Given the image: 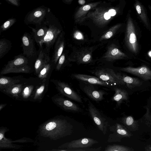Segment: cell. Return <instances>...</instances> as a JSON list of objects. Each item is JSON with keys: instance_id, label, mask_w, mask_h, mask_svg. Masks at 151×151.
I'll return each mask as SVG.
<instances>
[{"instance_id": "obj_33", "label": "cell", "mask_w": 151, "mask_h": 151, "mask_svg": "<svg viewBox=\"0 0 151 151\" xmlns=\"http://www.w3.org/2000/svg\"><path fill=\"white\" fill-rule=\"evenodd\" d=\"M16 6H18L19 5V3L18 0H6Z\"/></svg>"}, {"instance_id": "obj_13", "label": "cell", "mask_w": 151, "mask_h": 151, "mask_svg": "<svg viewBox=\"0 0 151 151\" xmlns=\"http://www.w3.org/2000/svg\"><path fill=\"white\" fill-rule=\"evenodd\" d=\"M50 52L44 47H40L37 57L34 63V71L37 76L42 67L50 60Z\"/></svg>"}, {"instance_id": "obj_37", "label": "cell", "mask_w": 151, "mask_h": 151, "mask_svg": "<svg viewBox=\"0 0 151 151\" xmlns=\"http://www.w3.org/2000/svg\"><path fill=\"white\" fill-rule=\"evenodd\" d=\"M148 8L150 9L151 11V6L150 5L148 6Z\"/></svg>"}, {"instance_id": "obj_16", "label": "cell", "mask_w": 151, "mask_h": 151, "mask_svg": "<svg viewBox=\"0 0 151 151\" xmlns=\"http://www.w3.org/2000/svg\"><path fill=\"white\" fill-rule=\"evenodd\" d=\"M82 90L91 99L98 101L104 99L105 92L101 90H97L91 85L86 84L82 88Z\"/></svg>"}, {"instance_id": "obj_15", "label": "cell", "mask_w": 151, "mask_h": 151, "mask_svg": "<svg viewBox=\"0 0 151 151\" xmlns=\"http://www.w3.org/2000/svg\"><path fill=\"white\" fill-rule=\"evenodd\" d=\"M65 33L62 31L59 36L55 44L51 60L56 65L58 60L63 52L65 46Z\"/></svg>"}, {"instance_id": "obj_6", "label": "cell", "mask_w": 151, "mask_h": 151, "mask_svg": "<svg viewBox=\"0 0 151 151\" xmlns=\"http://www.w3.org/2000/svg\"><path fill=\"white\" fill-rule=\"evenodd\" d=\"M35 41L34 37L27 33H24L22 37L23 54L33 61L36 60L38 55Z\"/></svg>"}, {"instance_id": "obj_7", "label": "cell", "mask_w": 151, "mask_h": 151, "mask_svg": "<svg viewBox=\"0 0 151 151\" xmlns=\"http://www.w3.org/2000/svg\"><path fill=\"white\" fill-rule=\"evenodd\" d=\"M94 74L100 79L112 86L124 83L121 79L120 74L116 73L113 70L110 69L101 68L96 70Z\"/></svg>"}, {"instance_id": "obj_14", "label": "cell", "mask_w": 151, "mask_h": 151, "mask_svg": "<svg viewBox=\"0 0 151 151\" xmlns=\"http://www.w3.org/2000/svg\"><path fill=\"white\" fill-rule=\"evenodd\" d=\"M100 3V1L89 3L80 7L74 15L76 23H81L85 19L86 16L91 10L94 9Z\"/></svg>"}, {"instance_id": "obj_27", "label": "cell", "mask_w": 151, "mask_h": 151, "mask_svg": "<svg viewBox=\"0 0 151 151\" xmlns=\"http://www.w3.org/2000/svg\"><path fill=\"white\" fill-rule=\"evenodd\" d=\"M114 90L115 91V93L112 96L111 100L113 101L119 102L123 98V92L117 88H114Z\"/></svg>"}, {"instance_id": "obj_28", "label": "cell", "mask_w": 151, "mask_h": 151, "mask_svg": "<svg viewBox=\"0 0 151 151\" xmlns=\"http://www.w3.org/2000/svg\"><path fill=\"white\" fill-rule=\"evenodd\" d=\"M120 76L124 83L127 84L137 83L139 81L137 78H132L126 75H122L120 74Z\"/></svg>"}, {"instance_id": "obj_11", "label": "cell", "mask_w": 151, "mask_h": 151, "mask_svg": "<svg viewBox=\"0 0 151 151\" xmlns=\"http://www.w3.org/2000/svg\"><path fill=\"white\" fill-rule=\"evenodd\" d=\"M98 142L93 139L89 138H83L73 140L65 143L63 147L67 149H78L89 148Z\"/></svg>"}, {"instance_id": "obj_12", "label": "cell", "mask_w": 151, "mask_h": 151, "mask_svg": "<svg viewBox=\"0 0 151 151\" xmlns=\"http://www.w3.org/2000/svg\"><path fill=\"white\" fill-rule=\"evenodd\" d=\"M121 70L137 76L143 79H151V70L147 67L142 66L138 68L127 67L121 68Z\"/></svg>"}, {"instance_id": "obj_5", "label": "cell", "mask_w": 151, "mask_h": 151, "mask_svg": "<svg viewBox=\"0 0 151 151\" xmlns=\"http://www.w3.org/2000/svg\"><path fill=\"white\" fill-rule=\"evenodd\" d=\"M92 49L89 47L80 48L74 51L68 57L69 61L76 62L79 64H87L93 61Z\"/></svg>"}, {"instance_id": "obj_4", "label": "cell", "mask_w": 151, "mask_h": 151, "mask_svg": "<svg viewBox=\"0 0 151 151\" xmlns=\"http://www.w3.org/2000/svg\"><path fill=\"white\" fill-rule=\"evenodd\" d=\"M62 32L61 29L55 25L50 24L44 39L38 45L40 47L42 48L44 46V48L50 52V49Z\"/></svg>"}, {"instance_id": "obj_1", "label": "cell", "mask_w": 151, "mask_h": 151, "mask_svg": "<svg viewBox=\"0 0 151 151\" xmlns=\"http://www.w3.org/2000/svg\"><path fill=\"white\" fill-rule=\"evenodd\" d=\"M34 70L33 61L23 54L20 55L8 62L1 70L0 74L4 75L11 73H30Z\"/></svg>"}, {"instance_id": "obj_32", "label": "cell", "mask_w": 151, "mask_h": 151, "mask_svg": "<svg viewBox=\"0 0 151 151\" xmlns=\"http://www.w3.org/2000/svg\"><path fill=\"white\" fill-rule=\"evenodd\" d=\"M133 118L131 116H129L127 117L126 119V124L128 125H131L133 123Z\"/></svg>"}, {"instance_id": "obj_23", "label": "cell", "mask_w": 151, "mask_h": 151, "mask_svg": "<svg viewBox=\"0 0 151 151\" xmlns=\"http://www.w3.org/2000/svg\"><path fill=\"white\" fill-rule=\"evenodd\" d=\"M12 47V43L5 38L0 40V58H2L9 51Z\"/></svg>"}, {"instance_id": "obj_18", "label": "cell", "mask_w": 151, "mask_h": 151, "mask_svg": "<svg viewBox=\"0 0 151 151\" xmlns=\"http://www.w3.org/2000/svg\"><path fill=\"white\" fill-rule=\"evenodd\" d=\"M46 13L45 9L38 8L30 13L28 16L27 20L28 22L41 24Z\"/></svg>"}, {"instance_id": "obj_9", "label": "cell", "mask_w": 151, "mask_h": 151, "mask_svg": "<svg viewBox=\"0 0 151 151\" xmlns=\"http://www.w3.org/2000/svg\"><path fill=\"white\" fill-rule=\"evenodd\" d=\"M51 81L54 83L61 92L67 97L78 102L83 103L81 96L67 84L57 80L52 79Z\"/></svg>"}, {"instance_id": "obj_8", "label": "cell", "mask_w": 151, "mask_h": 151, "mask_svg": "<svg viewBox=\"0 0 151 151\" xmlns=\"http://www.w3.org/2000/svg\"><path fill=\"white\" fill-rule=\"evenodd\" d=\"M88 110L91 118L99 129L105 134L107 131L108 123L101 115L98 109L89 101L88 104Z\"/></svg>"}, {"instance_id": "obj_31", "label": "cell", "mask_w": 151, "mask_h": 151, "mask_svg": "<svg viewBox=\"0 0 151 151\" xmlns=\"http://www.w3.org/2000/svg\"><path fill=\"white\" fill-rule=\"evenodd\" d=\"M33 87L32 85H27L25 86L23 90L24 94L26 95H28L30 91L32 90Z\"/></svg>"}, {"instance_id": "obj_36", "label": "cell", "mask_w": 151, "mask_h": 151, "mask_svg": "<svg viewBox=\"0 0 151 151\" xmlns=\"http://www.w3.org/2000/svg\"><path fill=\"white\" fill-rule=\"evenodd\" d=\"M148 54L149 56L151 57V51H150L149 52Z\"/></svg>"}, {"instance_id": "obj_30", "label": "cell", "mask_w": 151, "mask_h": 151, "mask_svg": "<svg viewBox=\"0 0 151 151\" xmlns=\"http://www.w3.org/2000/svg\"><path fill=\"white\" fill-rule=\"evenodd\" d=\"M116 129L115 130L116 132L119 134L121 135H125L127 134L126 131L121 128L120 125L119 124L116 125Z\"/></svg>"}, {"instance_id": "obj_19", "label": "cell", "mask_w": 151, "mask_h": 151, "mask_svg": "<svg viewBox=\"0 0 151 151\" xmlns=\"http://www.w3.org/2000/svg\"><path fill=\"white\" fill-rule=\"evenodd\" d=\"M56 65L51 59L41 69L37 75L38 78L41 80L49 78Z\"/></svg>"}, {"instance_id": "obj_25", "label": "cell", "mask_w": 151, "mask_h": 151, "mask_svg": "<svg viewBox=\"0 0 151 151\" xmlns=\"http://www.w3.org/2000/svg\"><path fill=\"white\" fill-rule=\"evenodd\" d=\"M66 53L63 52L60 57L55 66V69L56 70L59 71L63 68L66 60Z\"/></svg>"}, {"instance_id": "obj_22", "label": "cell", "mask_w": 151, "mask_h": 151, "mask_svg": "<svg viewBox=\"0 0 151 151\" xmlns=\"http://www.w3.org/2000/svg\"><path fill=\"white\" fill-rule=\"evenodd\" d=\"M34 33L33 37L37 44L38 45L44 39L48 29L46 26H42L39 28L35 29L30 27Z\"/></svg>"}, {"instance_id": "obj_24", "label": "cell", "mask_w": 151, "mask_h": 151, "mask_svg": "<svg viewBox=\"0 0 151 151\" xmlns=\"http://www.w3.org/2000/svg\"><path fill=\"white\" fill-rule=\"evenodd\" d=\"M121 26V24L119 23L113 26L101 36L99 40L102 41L111 38L114 35Z\"/></svg>"}, {"instance_id": "obj_2", "label": "cell", "mask_w": 151, "mask_h": 151, "mask_svg": "<svg viewBox=\"0 0 151 151\" xmlns=\"http://www.w3.org/2000/svg\"><path fill=\"white\" fill-rule=\"evenodd\" d=\"M117 12V9L116 8H96L93 11H90L88 13L86 19L90 18L96 25L103 27L111 21L116 15Z\"/></svg>"}, {"instance_id": "obj_17", "label": "cell", "mask_w": 151, "mask_h": 151, "mask_svg": "<svg viewBox=\"0 0 151 151\" xmlns=\"http://www.w3.org/2000/svg\"><path fill=\"white\" fill-rule=\"evenodd\" d=\"M73 77L76 79L91 84H95L104 86H112L109 83L102 81L97 77L77 73L73 74Z\"/></svg>"}, {"instance_id": "obj_20", "label": "cell", "mask_w": 151, "mask_h": 151, "mask_svg": "<svg viewBox=\"0 0 151 151\" xmlns=\"http://www.w3.org/2000/svg\"><path fill=\"white\" fill-rule=\"evenodd\" d=\"M136 10L140 18L146 27L150 29V24L146 12L143 6L137 1L134 4Z\"/></svg>"}, {"instance_id": "obj_35", "label": "cell", "mask_w": 151, "mask_h": 151, "mask_svg": "<svg viewBox=\"0 0 151 151\" xmlns=\"http://www.w3.org/2000/svg\"><path fill=\"white\" fill-rule=\"evenodd\" d=\"M3 134L1 133L0 134V140H1L3 138Z\"/></svg>"}, {"instance_id": "obj_21", "label": "cell", "mask_w": 151, "mask_h": 151, "mask_svg": "<svg viewBox=\"0 0 151 151\" xmlns=\"http://www.w3.org/2000/svg\"><path fill=\"white\" fill-rule=\"evenodd\" d=\"M18 77H11L1 76L0 78V86L1 88H7L20 81L21 79Z\"/></svg>"}, {"instance_id": "obj_3", "label": "cell", "mask_w": 151, "mask_h": 151, "mask_svg": "<svg viewBox=\"0 0 151 151\" xmlns=\"http://www.w3.org/2000/svg\"><path fill=\"white\" fill-rule=\"evenodd\" d=\"M125 41L129 50L134 54H137L139 48L135 28L130 16L127 19Z\"/></svg>"}, {"instance_id": "obj_26", "label": "cell", "mask_w": 151, "mask_h": 151, "mask_svg": "<svg viewBox=\"0 0 151 151\" xmlns=\"http://www.w3.org/2000/svg\"><path fill=\"white\" fill-rule=\"evenodd\" d=\"M16 22L15 19L11 18L8 19L1 26L0 32L5 31L11 27Z\"/></svg>"}, {"instance_id": "obj_10", "label": "cell", "mask_w": 151, "mask_h": 151, "mask_svg": "<svg viewBox=\"0 0 151 151\" xmlns=\"http://www.w3.org/2000/svg\"><path fill=\"white\" fill-rule=\"evenodd\" d=\"M127 57V56L120 50L115 44L112 43L108 47L102 58L107 61L113 62Z\"/></svg>"}, {"instance_id": "obj_29", "label": "cell", "mask_w": 151, "mask_h": 151, "mask_svg": "<svg viewBox=\"0 0 151 151\" xmlns=\"http://www.w3.org/2000/svg\"><path fill=\"white\" fill-rule=\"evenodd\" d=\"M101 149V147H100L96 148H85L78 149H68L67 150L73 151H99Z\"/></svg>"}, {"instance_id": "obj_34", "label": "cell", "mask_w": 151, "mask_h": 151, "mask_svg": "<svg viewBox=\"0 0 151 151\" xmlns=\"http://www.w3.org/2000/svg\"><path fill=\"white\" fill-rule=\"evenodd\" d=\"M65 2L67 3H70L73 0H63Z\"/></svg>"}]
</instances>
